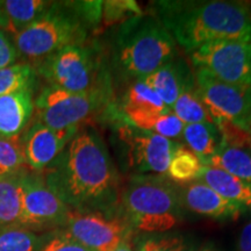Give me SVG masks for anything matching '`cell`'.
Returning a JSON list of instances; mask_svg holds the SVG:
<instances>
[{
	"mask_svg": "<svg viewBox=\"0 0 251 251\" xmlns=\"http://www.w3.org/2000/svg\"><path fill=\"white\" fill-rule=\"evenodd\" d=\"M41 174L70 211H119L120 174L102 136L91 126L80 127L57 158Z\"/></svg>",
	"mask_w": 251,
	"mask_h": 251,
	"instance_id": "cell-1",
	"label": "cell"
},
{
	"mask_svg": "<svg viewBox=\"0 0 251 251\" xmlns=\"http://www.w3.org/2000/svg\"><path fill=\"white\" fill-rule=\"evenodd\" d=\"M151 8L176 45L190 54L219 41H251V9L244 2L161 0L151 2Z\"/></svg>",
	"mask_w": 251,
	"mask_h": 251,
	"instance_id": "cell-2",
	"label": "cell"
},
{
	"mask_svg": "<svg viewBox=\"0 0 251 251\" xmlns=\"http://www.w3.org/2000/svg\"><path fill=\"white\" fill-rule=\"evenodd\" d=\"M177 57V45L152 14L122 23L112 43L113 71L128 83L143 81Z\"/></svg>",
	"mask_w": 251,
	"mask_h": 251,
	"instance_id": "cell-3",
	"label": "cell"
},
{
	"mask_svg": "<svg viewBox=\"0 0 251 251\" xmlns=\"http://www.w3.org/2000/svg\"><path fill=\"white\" fill-rule=\"evenodd\" d=\"M96 28L89 1H51L41 17L13 35L19 56L39 63L65 47L83 45Z\"/></svg>",
	"mask_w": 251,
	"mask_h": 251,
	"instance_id": "cell-4",
	"label": "cell"
},
{
	"mask_svg": "<svg viewBox=\"0 0 251 251\" xmlns=\"http://www.w3.org/2000/svg\"><path fill=\"white\" fill-rule=\"evenodd\" d=\"M119 209L134 230L164 234L184 216L179 185L161 175H130Z\"/></svg>",
	"mask_w": 251,
	"mask_h": 251,
	"instance_id": "cell-5",
	"label": "cell"
},
{
	"mask_svg": "<svg viewBox=\"0 0 251 251\" xmlns=\"http://www.w3.org/2000/svg\"><path fill=\"white\" fill-rule=\"evenodd\" d=\"M49 86L72 93L114 91L112 72L97 46L65 47L34 65Z\"/></svg>",
	"mask_w": 251,
	"mask_h": 251,
	"instance_id": "cell-6",
	"label": "cell"
},
{
	"mask_svg": "<svg viewBox=\"0 0 251 251\" xmlns=\"http://www.w3.org/2000/svg\"><path fill=\"white\" fill-rule=\"evenodd\" d=\"M103 114L112 127L113 146L122 170L131 175H166L178 146L175 141L136 128L126 120L114 103Z\"/></svg>",
	"mask_w": 251,
	"mask_h": 251,
	"instance_id": "cell-7",
	"label": "cell"
},
{
	"mask_svg": "<svg viewBox=\"0 0 251 251\" xmlns=\"http://www.w3.org/2000/svg\"><path fill=\"white\" fill-rule=\"evenodd\" d=\"M114 91L72 93L47 85L34 99L37 121L52 129L80 127L91 117L103 113L113 103Z\"/></svg>",
	"mask_w": 251,
	"mask_h": 251,
	"instance_id": "cell-8",
	"label": "cell"
},
{
	"mask_svg": "<svg viewBox=\"0 0 251 251\" xmlns=\"http://www.w3.org/2000/svg\"><path fill=\"white\" fill-rule=\"evenodd\" d=\"M197 89L213 120H226L251 131V86L227 83L196 69Z\"/></svg>",
	"mask_w": 251,
	"mask_h": 251,
	"instance_id": "cell-9",
	"label": "cell"
},
{
	"mask_svg": "<svg viewBox=\"0 0 251 251\" xmlns=\"http://www.w3.org/2000/svg\"><path fill=\"white\" fill-rule=\"evenodd\" d=\"M64 228L68 236L91 251H113L134 234L120 209L114 213L70 211Z\"/></svg>",
	"mask_w": 251,
	"mask_h": 251,
	"instance_id": "cell-10",
	"label": "cell"
},
{
	"mask_svg": "<svg viewBox=\"0 0 251 251\" xmlns=\"http://www.w3.org/2000/svg\"><path fill=\"white\" fill-rule=\"evenodd\" d=\"M194 69L227 83L251 86V41L228 40L200 47L191 54Z\"/></svg>",
	"mask_w": 251,
	"mask_h": 251,
	"instance_id": "cell-11",
	"label": "cell"
},
{
	"mask_svg": "<svg viewBox=\"0 0 251 251\" xmlns=\"http://www.w3.org/2000/svg\"><path fill=\"white\" fill-rule=\"evenodd\" d=\"M28 170L20 175L21 212L20 227L33 229L64 227L70 209L46 184L41 172Z\"/></svg>",
	"mask_w": 251,
	"mask_h": 251,
	"instance_id": "cell-12",
	"label": "cell"
},
{
	"mask_svg": "<svg viewBox=\"0 0 251 251\" xmlns=\"http://www.w3.org/2000/svg\"><path fill=\"white\" fill-rule=\"evenodd\" d=\"M79 128L52 129L36 120L21 137L25 161L28 169L35 172H42L57 158Z\"/></svg>",
	"mask_w": 251,
	"mask_h": 251,
	"instance_id": "cell-13",
	"label": "cell"
},
{
	"mask_svg": "<svg viewBox=\"0 0 251 251\" xmlns=\"http://www.w3.org/2000/svg\"><path fill=\"white\" fill-rule=\"evenodd\" d=\"M180 200L184 209L196 214L218 220H236L246 208L216 193L201 180L179 185Z\"/></svg>",
	"mask_w": 251,
	"mask_h": 251,
	"instance_id": "cell-14",
	"label": "cell"
},
{
	"mask_svg": "<svg viewBox=\"0 0 251 251\" xmlns=\"http://www.w3.org/2000/svg\"><path fill=\"white\" fill-rule=\"evenodd\" d=\"M193 81L194 75L191 72L187 63L177 56L157 69L143 80V83L155 91L166 107L171 111L178 97Z\"/></svg>",
	"mask_w": 251,
	"mask_h": 251,
	"instance_id": "cell-15",
	"label": "cell"
},
{
	"mask_svg": "<svg viewBox=\"0 0 251 251\" xmlns=\"http://www.w3.org/2000/svg\"><path fill=\"white\" fill-rule=\"evenodd\" d=\"M34 111V91L0 97V136L18 137L27 128Z\"/></svg>",
	"mask_w": 251,
	"mask_h": 251,
	"instance_id": "cell-16",
	"label": "cell"
},
{
	"mask_svg": "<svg viewBox=\"0 0 251 251\" xmlns=\"http://www.w3.org/2000/svg\"><path fill=\"white\" fill-rule=\"evenodd\" d=\"M199 180L208 185L229 201L251 209V183L211 166H203Z\"/></svg>",
	"mask_w": 251,
	"mask_h": 251,
	"instance_id": "cell-17",
	"label": "cell"
},
{
	"mask_svg": "<svg viewBox=\"0 0 251 251\" xmlns=\"http://www.w3.org/2000/svg\"><path fill=\"white\" fill-rule=\"evenodd\" d=\"M181 137L187 148L201 159L203 165L221 147V135L215 124L212 122L185 125Z\"/></svg>",
	"mask_w": 251,
	"mask_h": 251,
	"instance_id": "cell-18",
	"label": "cell"
},
{
	"mask_svg": "<svg viewBox=\"0 0 251 251\" xmlns=\"http://www.w3.org/2000/svg\"><path fill=\"white\" fill-rule=\"evenodd\" d=\"M121 114L136 128L151 131L169 140L181 136L185 126L172 112H126Z\"/></svg>",
	"mask_w": 251,
	"mask_h": 251,
	"instance_id": "cell-19",
	"label": "cell"
},
{
	"mask_svg": "<svg viewBox=\"0 0 251 251\" xmlns=\"http://www.w3.org/2000/svg\"><path fill=\"white\" fill-rule=\"evenodd\" d=\"M21 212L20 175L0 176V228L20 227Z\"/></svg>",
	"mask_w": 251,
	"mask_h": 251,
	"instance_id": "cell-20",
	"label": "cell"
},
{
	"mask_svg": "<svg viewBox=\"0 0 251 251\" xmlns=\"http://www.w3.org/2000/svg\"><path fill=\"white\" fill-rule=\"evenodd\" d=\"M2 5H4L6 20H7V27L5 31L15 35L33 24L34 21H36L49 8L51 1L6 0V1H2Z\"/></svg>",
	"mask_w": 251,
	"mask_h": 251,
	"instance_id": "cell-21",
	"label": "cell"
},
{
	"mask_svg": "<svg viewBox=\"0 0 251 251\" xmlns=\"http://www.w3.org/2000/svg\"><path fill=\"white\" fill-rule=\"evenodd\" d=\"M121 113L126 112H171L158 94L143 81H131L122 94L120 105L117 106Z\"/></svg>",
	"mask_w": 251,
	"mask_h": 251,
	"instance_id": "cell-22",
	"label": "cell"
},
{
	"mask_svg": "<svg viewBox=\"0 0 251 251\" xmlns=\"http://www.w3.org/2000/svg\"><path fill=\"white\" fill-rule=\"evenodd\" d=\"M203 163L187 147L178 144L169 163L166 177L178 185H186L200 178Z\"/></svg>",
	"mask_w": 251,
	"mask_h": 251,
	"instance_id": "cell-23",
	"label": "cell"
},
{
	"mask_svg": "<svg viewBox=\"0 0 251 251\" xmlns=\"http://www.w3.org/2000/svg\"><path fill=\"white\" fill-rule=\"evenodd\" d=\"M171 112L184 125L202 124V122L214 124L211 113L208 112L201 97L198 92L196 79L178 97V99L171 107Z\"/></svg>",
	"mask_w": 251,
	"mask_h": 251,
	"instance_id": "cell-24",
	"label": "cell"
},
{
	"mask_svg": "<svg viewBox=\"0 0 251 251\" xmlns=\"http://www.w3.org/2000/svg\"><path fill=\"white\" fill-rule=\"evenodd\" d=\"M205 166L220 169L251 183V155L243 149L221 146L218 152L206 161Z\"/></svg>",
	"mask_w": 251,
	"mask_h": 251,
	"instance_id": "cell-25",
	"label": "cell"
},
{
	"mask_svg": "<svg viewBox=\"0 0 251 251\" xmlns=\"http://www.w3.org/2000/svg\"><path fill=\"white\" fill-rule=\"evenodd\" d=\"M36 79L35 68L30 63H17L0 69V97L21 91H34Z\"/></svg>",
	"mask_w": 251,
	"mask_h": 251,
	"instance_id": "cell-26",
	"label": "cell"
},
{
	"mask_svg": "<svg viewBox=\"0 0 251 251\" xmlns=\"http://www.w3.org/2000/svg\"><path fill=\"white\" fill-rule=\"evenodd\" d=\"M28 170L21 137L0 136V176H18Z\"/></svg>",
	"mask_w": 251,
	"mask_h": 251,
	"instance_id": "cell-27",
	"label": "cell"
},
{
	"mask_svg": "<svg viewBox=\"0 0 251 251\" xmlns=\"http://www.w3.org/2000/svg\"><path fill=\"white\" fill-rule=\"evenodd\" d=\"M40 240L23 227L0 228V251H37Z\"/></svg>",
	"mask_w": 251,
	"mask_h": 251,
	"instance_id": "cell-28",
	"label": "cell"
},
{
	"mask_svg": "<svg viewBox=\"0 0 251 251\" xmlns=\"http://www.w3.org/2000/svg\"><path fill=\"white\" fill-rule=\"evenodd\" d=\"M142 8L131 0H108L102 1L101 20L106 26L122 24L131 18L142 15Z\"/></svg>",
	"mask_w": 251,
	"mask_h": 251,
	"instance_id": "cell-29",
	"label": "cell"
},
{
	"mask_svg": "<svg viewBox=\"0 0 251 251\" xmlns=\"http://www.w3.org/2000/svg\"><path fill=\"white\" fill-rule=\"evenodd\" d=\"M136 251H186V244L179 235L151 234L137 241Z\"/></svg>",
	"mask_w": 251,
	"mask_h": 251,
	"instance_id": "cell-30",
	"label": "cell"
},
{
	"mask_svg": "<svg viewBox=\"0 0 251 251\" xmlns=\"http://www.w3.org/2000/svg\"><path fill=\"white\" fill-rule=\"evenodd\" d=\"M215 126L221 135V146L242 149L251 144V131L226 120H216Z\"/></svg>",
	"mask_w": 251,
	"mask_h": 251,
	"instance_id": "cell-31",
	"label": "cell"
},
{
	"mask_svg": "<svg viewBox=\"0 0 251 251\" xmlns=\"http://www.w3.org/2000/svg\"><path fill=\"white\" fill-rule=\"evenodd\" d=\"M39 251H91L74 238L68 236L64 231L56 234L39 248Z\"/></svg>",
	"mask_w": 251,
	"mask_h": 251,
	"instance_id": "cell-32",
	"label": "cell"
},
{
	"mask_svg": "<svg viewBox=\"0 0 251 251\" xmlns=\"http://www.w3.org/2000/svg\"><path fill=\"white\" fill-rule=\"evenodd\" d=\"M19 52L13 41L9 40L6 31L0 29V69L17 64Z\"/></svg>",
	"mask_w": 251,
	"mask_h": 251,
	"instance_id": "cell-33",
	"label": "cell"
},
{
	"mask_svg": "<svg viewBox=\"0 0 251 251\" xmlns=\"http://www.w3.org/2000/svg\"><path fill=\"white\" fill-rule=\"evenodd\" d=\"M238 250L251 251V221L244 226L238 237Z\"/></svg>",
	"mask_w": 251,
	"mask_h": 251,
	"instance_id": "cell-34",
	"label": "cell"
},
{
	"mask_svg": "<svg viewBox=\"0 0 251 251\" xmlns=\"http://www.w3.org/2000/svg\"><path fill=\"white\" fill-rule=\"evenodd\" d=\"M6 27H7V20H6L4 12V5H2V1H0V29L5 31Z\"/></svg>",
	"mask_w": 251,
	"mask_h": 251,
	"instance_id": "cell-35",
	"label": "cell"
},
{
	"mask_svg": "<svg viewBox=\"0 0 251 251\" xmlns=\"http://www.w3.org/2000/svg\"><path fill=\"white\" fill-rule=\"evenodd\" d=\"M113 251H133V249H131L129 241H124V242L119 244Z\"/></svg>",
	"mask_w": 251,
	"mask_h": 251,
	"instance_id": "cell-36",
	"label": "cell"
},
{
	"mask_svg": "<svg viewBox=\"0 0 251 251\" xmlns=\"http://www.w3.org/2000/svg\"><path fill=\"white\" fill-rule=\"evenodd\" d=\"M198 251H218L215 249V248H213V247H209V246H205V247H202V248H200L199 250Z\"/></svg>",
	"mask_w": 251,
	"mask_h": 251,
	"instance_id": "cell-37",
	"label": "cell"
},
{
	"mask_svg": "<svg viewBox=\"0 0 251 251\" xmlns=\"http://www.w3.org/2000/svg\"><path fill=\"white\" fill-rule=\"evenodd\" d=\"M250 146H251V144H250Z\"/></svg>",
	"mask_w": 251,
	"mask_h": 251,
	"instance_id": "cell-38",
	"label": "cell"
}]
</instances>
